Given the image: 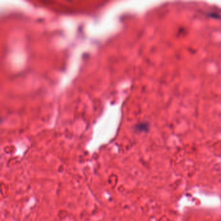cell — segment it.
<instances>
[{
	"label": "cell",
	"mask_w": 221,
	"mask_h": 221,
	"mask_svg": "<svg viewBox=\"0 0 221 221\" xmlns=\"http://www.w3.org/2000/svg\"><path fill=\"white\" fill-rule=\"evenodd\" d=\"M136 129L137 130L142 131V130H147V125H145V124H139V125H136Z\"/></svg>",
	"instance_id": "obj_1"
}]
</instances>
